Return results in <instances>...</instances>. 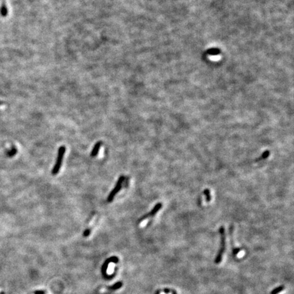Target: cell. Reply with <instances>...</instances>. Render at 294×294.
I'll use <instances>...</instances> for the list:
<instances>
[{"instance_id": "1", "label": "cell", "mask_w": 294, "mask_h": 294, "mask_svg": "<svg viewBox=\"0 0 294 294\" xmlns=\"http://www.w3.org/2000/svg\"><path fill=\"white\" fill-rule=\"evenodd\" d=\"M219 232L221 234V247L217 255H216L215 259V264L221 263V260H222L224 252H225V235L224 227H221L220 229H219Z\"/></svg>"}, {"instance_id": "2", "label": "cell", "mask_w": 294, "mask_h": 294, "mask_svg": "<svg viewBox=\"0 0 294 294\" xmlns=\"http://www.w3.org/2000/svg\"><path fill=\"white\" fill-rule=\"evenodd\" d=\"M66 153V147L64 146H61L59 148L58 150V153H57V159H56L55 164L53 167L52 170V174L53 175H57L58 172H59V170L61 169V165H62L63 159V156L64 154Z\"/></svg>"}, {"instance_id": "3", "label": "cell", "mask_w": 294, "mask_h": 294, "mask_svg": "<svg viewBox=\"0 0 294 294\" xmlns=\"http://www.w3.org/2000/svg\"><path fill=\"white\" fill-rule=\"evenodd\" d=\"M124 180H125V176H121L119 178L118 181H117V182L116 185H115V187H114V188L111 191L110 193V194L108 195V198H107V201H108V202L110 203L113 201L114 197H115L116 195L119 193V191L121 190V189L122 187L123 183Z\"/></svg>"}, {"instance_id": "4", "label": "cell", "mask_w": 294, "mask_h": 294, "mask_svg": "<svg viewBox=\"0 0 294 294\" xmlns=\"http://www.w3.org/2000/svg\"><path fill=\"white\" fill-rule=\"evenodd\" d=\"M161 208H162L161 203H158V204H157L155 206L154 208L150 211V212H149V213L146 214V215H144L143 216H142V217L140 219V220H139V221L141 222V221L145 220V219H148L149 217H151V216H155L157 213H158V211L161 209Z\"/></svg>"}, {"instance_id": "5", "label": "cell", "mask_w": 294, "mask_h": 294, "mask_svg": "<svg viewBox=\"0 0 294 294\" xmlns=\"http://www.w3.org/2000/svg\"><path fill=\"white\" fill-rule=\"evenodd\" d=\"M101 146V141L97 142L95 144V146H94V147H93V150L91 151V157H96L97 155L98 152H99V151H100Z\"/></svg>"}, {"instance_id": "6", "label": "cell", "mask_w": 294, "mask_h": 294, "mask_svg": "<svg viewBox=\"0 0 294 294\" xmlns=\"http://www.w3.org/2000/svg\"><path fill=\"white\" fill-rule=\"evenodd\" d=\"M118 260H119L118 258H117V257H114H114H112L108 259V260H106V262L104 263V264L103 265V268H104V270H106L107 266H108V264L110 262H115V263H117V261H118Z\"/></svg>"}, {"instance_id": "7", "label": "cell", "mask_w": 294, "mask_h": 294, "mask_svg": "<svg viewBox=\"0 0 294 294\" xmlns=\"http://www.w3.org/2000/svg\"><path fill=\"white\" fill-rule=\"evenodd\" d=\"M204 194L205 195V197H206V202H210L211 201V199H212V197H211L210 192L209 189H205L204 191Z\"/></svg>"}, {"instance_id": "8", "label": "cell", "mask_w": 294, "mask_h": 294, "mask_svg": "<svg viewBox=\"0 0 294 294\" xmlns=\"http://www.w3.org/2000/svg\"><path fill=\"white\" fill-rule=\"evenodd\" d=\"M7 14H8L7 7L6 6V4L3 3L1 7V14L2 15V17H6Z\"/></svg>"}, {"instance_id": "9", "label": "cell", "mask_w": 294, "mask_h": 294, "mask_svg": "<svg viewBox=\"0 0 294 294\" xmlns=\"http://www.w3.org/2000/svg\"><path fill=\"white\" fill-rule=\"evenodd\" d=\"M270 155V151H266L264 152V153H263L262 155H261V157H259V158L256 160L257 161H261V160H263V159H266L267 157H268V156Z\"/></svg>"}, {"instance_id": "10", "label": "cell", "mask_w": 294, "mask_h": 294, "mask_svg": "<svg viewBox=\"0 0 294 294\" xmlns=\"http://www.w3.org/2000/svg\"><path fill=\"white\" fill-rule=\"evenodd\" d=\"M284 286H280V287H277L276 289H274L271 292V294H277V293H279V292H280V291H283V289H284Z\"/></svg>"}, {"instance_id": "11", "label": "cell", "mask_w": 294, "mask_h": 294, "mask_svg": "<svg viewBox=\"0 0 294 294\" xmlns=\"http://www.w3.org/2000/svg\"><path fill=\"white\" fill-rule=\"evenodd\" d=\"M122 286V283L121 282H119V283H117L116 285H113V287H109L108 289H119V287H121Z\"/></svg>"}, {"instance_id": "12", "label": "cell", "mask_w": 294, "mask_h": 294, "mask_svg": "<svg viewBox=\"0 0 294 294\" xmlns=\"http://www.w3.org/2000/svg\"><path fill=\"white\" fill-rule=\"evenodd\" d=\"M90 232H91V230L89 229H85V231L84 232V233H83V236L84 237H87V236H89V234H90Z\"/></svg>"}, {"instance_id": "13", "label": "cell", "mask_w": 294, "mask_h": 294, "mask_svg": "<svg viewBox=\"0 0 294 294\" xmlns=\"http://www.w3.org/2000/svg\"><path fill=\"white\" fill-rule=\"evenodd\" d=\"M45 292L44 291H36L34 292V294H44Z\"/></svg>"}, {"instance_id": "14", "label": "cell", "mask_w": 294, "mask_h": 294, "mask_svg": "<svg viewBox=\"0 0 294 294\" xmlns=\"http://www.w3.org/2000/svg\"><path fill=\"white\" fill-rule=\"evenodd\" d=\"M3 104V102H2V101H0V104Z\"/></svg>"}]
</instances>
